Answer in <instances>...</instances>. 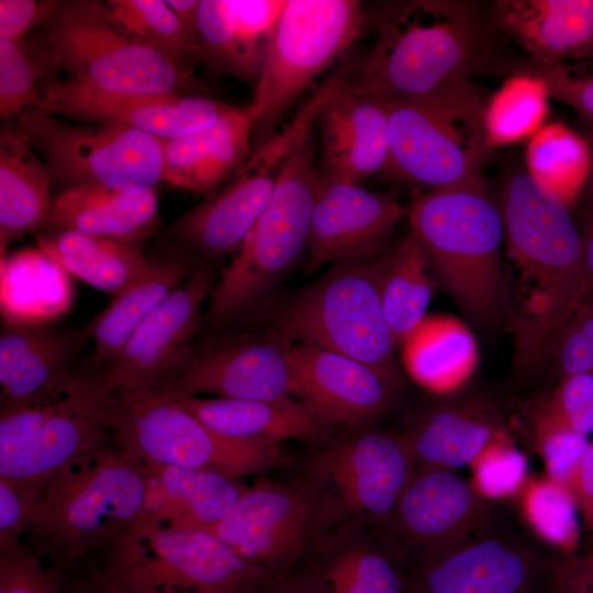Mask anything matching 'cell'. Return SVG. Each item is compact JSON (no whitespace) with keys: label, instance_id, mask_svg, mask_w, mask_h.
Returning a JSON list of instances; mask_svg holds the SVG:
<instances>
[{"label":"cell","instance_id":"1","mask_svg":"<svg viewBox=\"0 0 593 593\" xmlns=\"http://www.w3.org/2000/svg\"><path fill=\"white\" fill-rule=\"evenodd\" d=\"M24 42L41 83L64 72L59 80L97 91L159 94L191 82L186 64L133 38L100 1H56Z\"/></svg>","mask_w":593,"mask_h":593},{"label":"cell","instance_id":"2","mask_svg":"<svg viewBox=\"0 0 593 593\" xmlns=\"http://www.w3.org/2000/svg\"><path fill=\"white\" fill-rule=\"evenodd\" d=\"M410 230L459 309L478 327L496 331L508 318L500 208L486 186L429 190L413 202Z\"/></svg>","mask_w":593,"mask_h":593},{"label":"cell","instance_id":"3","mask_svg":"<svg viewBox=\"0 0 593 593\" xmlns=\"http://www.w3.org/2000/svg\"><path fill=\"white\" fill-rule=\"evenodd\" d=\"M145 466L107 446L58 474L27 529V546L60 566L109 548L146 513Z\"/></svg>","mask_w":593,"mask_h":593},{"label":"cell","instance_id":"4","mask_svg":"<svg viewBox=\"0 0 593 593\" xmlns=\"http://www.w3.org/2000/svg\"><path fill=\"white\" fill-rule=\"evenodd\" d=\"M380 100L389 120L384 176L430 190L485 186V104L469 72L422 96Z\"/></svg>","mask_w":593,"mask_h":593},{"label":"cell","instance_id":"5","mask_svg":"<svg viewBox=\"0 0 593 593\" xmlns=\"http://www.w3.org/2000/svg\"><path fill=\"white\" fill-rule=\"evenodd\" d=\"M379 22L374 47L353 64L349 91L374 99L422 96L469 72L477 30L467 3L411 1L394 7Z\"/></svg>","mask_w":593,"mask_h":593},{"label":"cell","instance_id":"6","mask_svg":"<svg viewBox=\"0 0 593 593\" xmlns=\"http://www.w3.org/2000/svg\"><path fill=\"white\" fill-rule=\"evenodd\" d=\"M387 256L382 250L333 265L280 306L271 335L350 357L401 384L381 301Z\"/></svg>","mask_w":593,"mask_h":593},{"label":"cell","instance_id":"7","mask_svg":"<svg viewBox=\"0 0 593 593\" xmlns=\"http://www.w3.org/2000/svg\"><path fill=\"white\" fill-rule=\"evenodd\" d=\"M116 394L99 366L75 370L55 393L0 405V475L49 484L105 447Z\"/></svg>","mask_w":593,"mask_h":593},{"label":"cell","instance_id":"8","mask_svg":"<svg viewBox=\"0 0 593 593\" xmlns=\"http://www.w3.org/2000/svg\"><path fill=\"white\" fill-rule=\"evenodd\" d=\"M500 211L506 244L508 318L516 347L544 318L553 295L574 269L582 234L571 209L527 171L517 170L507 178Z\"/></svg>","mask_w":593,"mask_h":593},{"label":"cell","instance_id":"9","mask_svg":"<svg viewBox=\"0 0 593 593\" xmlns=\"http://www.w3.org/2000/svg\"><path fill=\"white\" fill-rule=\"evenodd\" d=\"M315 149L311 130L289 155L267 206L212 290L210 324L224 325L251 311L307 247L322 179Z\"/></svg>","mask_w":593,"mask_h":593},{"label":"cell","instance_id":"10","mask_svg":"<svg viewBox=\"0 0 593 593\" xmlns=\"http://www.w3.org/2000/svg\"><path fill=\"white\" fill-rule=\"evenodd\" d=\"M107 549L104 568L135 593H260L281 578L211 532L171 528L146 513Z\"/></svg>","mask_w":593,"mask_h":593},{"label":"cell","instance_id":"11","mask_svg":"<svg viewBox=\"0 0 593 593\" xmlns=\"http://www.w3.org/2000/svg\"><path fill=\"white\" fill-rule=\"evenodd\" d=\"M112 433L119 449L144 466H175L239 479L286 461L280 443L222 435L160 390L116 395Z\"/></svg>","mask_w":593,"mask_h":593},{"label":"cell","instance_id":"12","mask_svg":"<svg viewBox=\"0 0 593 593\" xmlns=\"http://www.w3.org/2000/svg\"><path fill=\"white\" fill-rule=\"evenodd\" d=\"M366 12L356 0H287L248 104L254 130L269 134L293 102L357 40Z\"/></svg>","mask_w":593,"mask_h":593},{"label":"cell","instance_id":"13","mask_svg":"<svg viewBox=\"0 0 593 593\" xmlns=\"http://www.w3.org/2000/svg\"><path fill=\"white\" fill-rule=\"evenodd\" d=\"M61 190L101 184L126 191L163 182L161 141L119 124H91L30 110L15 120Z\"/></svg>","mask_w":593,"mask_h":593},{"label":"cell","instance_id":"14","mask_svg":"<svg viewBox=\"0 0 593 593\" xmlns=\"http://www.w3.org/2000/svg\"><path fill=\"white\" fill-rule=\"evenodd\" d=\"M316 116L313 104L303 105L265 139L224 189L180 215L169 227L170 236L208 260L236 255L267 206L289 155Z\"/></svg>","mask_w":593,"mask_h":593},{"label":"cell","instance_id":"15","mask_svg":"<svg viewBox=\"0 0 593 593\" xmlns=\"http://www.w3.org/2000/svg\"><path fill=\"white\" fill-rule=\"evenodd\" d=\"M551 553L497 526L416 556L404 571V593H524Z\"/></svg>","mask_w":593,"mask_h":593},{"label":"cell","instance_id":"16","mask_svg":"<svg viewBox=\"0 0 593 593\" xmlns=\"http://www.w3.org/2000/svg\"><path fill=\"white\" fill-rule=\"evenodd\" d=\"M321 508L307 488L260 481L210 532L245 561L282 577L313 540Z\"/></svg>","mask_w":593,"mask_h":593},{"label":"cell","instance_id":"17","mask_svg":"<svg viewBox=\"0 0 593 593\" xmlns=\"http://www.w3.org/2000/svg\"><path fill=\"white\" fill-rule=\"evenodd\" d=\"M416 469L402 436L377 430L333 441L312 463L340 512L387 525Z\"/></svg>","mask_w":593,"mask_h":593},{"label":"cell","instance_id":"18","mask_svg":"<svg viewBox=\"0 0 593 593\" xmlns=\"http://www.w3.org/2000/svg\"><path fill=\"white\" fill-rule=\"evenodd\" d=\"M159 390L245 400L296 398L288 342L272 335H242L190 346Z\"/></svg>","mask_w":593,"mask_h":593},{"label":"cell","instance_id":"19","mask_svg":"<svg viewBox=\"0 0 593 593\" xmlns=\"http://www.w3.org/2000/svg\"><path fill=\"white\" fill-rule=\"evenodd\" d=\"M236 108L182 93H108L54 80L41 83L34 110L76 122L124 125L170 141L204 131Z\"/></svg>","mask_w":593,"mask_h":593},{"label":"cell","instance_id":"20","mask_svg":"<svg viewBox=\"0 0 593 593\" xmlns=\"http://www.w3.org/2000/svg\"><path fill=\"white\" fill-rule=\"evenodd\" d=\"M213 271L201 265L133 333L121 354L103 369L116 395L159 390L169 380L198 326L212 292Z\"/></svg>","mask_w":593,"mask_h":593},{"label":"cell","instance_id":"21","mask_svg":"<svg viewBox=\"0 0 593 593\" xmlns=\"http://www.w3.org/2000/svg\"><path fill=\"white\" fill-rule=\"evenodd\" d=\"M416 556L496 527L491 503L455 471L416 469L388 524Z\"/></svg>","mask_w":593,"mask_h":593},{"label":"cell","instance_id":"22","mask_svg":"<svg viewBox=\"0 0 593 593\" xmlns=\"http://www.w3.org/2000/svg\"><path fill=\"white\" fill-rule=\"evenodd\" d=\"M402 213L393 191L372 192L322 174L307 244V272L382 251Z\"/></svg>","mask_w":593,"mask_h":593},{"label":"cell","instance_id":"23","mask_svg":"<svg viewBox=\"0 0 593 593\" xmlns=\"http://www.w3.org/2000/svg\"><path fill=\"white\" fill-rule=\"evenodd\" d=\"M296 398L328 422L366 426L394 404L400 384L329 350L288 343Z\"/></svg>","mask_w":593,"mask_h":593},{"label":"cell","instance_id":"24","mask_svg":"<svg viewBox=\"0 0 593 593\" xmlns=\"http://www.w3.org/2000/svg\"><path fill=\"white\" fill-rule=\"evenodd\" d=\"M287 0H200L195 59L257 86Z\"/></svg>","mask_w":593,"mask_h":593},{"label":"cell","instance_id":"25","mask_svg":"<svg viewBox=\"0 0 593 593\" xmlns=\"http://www.w3.org/2000/svg\"><path fill=\"white\" fill-rule=\"evenodd\" d=\"M510 432L496 406L479 395L454 396L421 410L402 438L417 469L456 471L470 466Z\"/></svg>","mask_w":593,"mask_h":593},{"label":"cell","instance_id":"26","mask_svg":"<svg viewBox=\"0 0 593 593\" xmlns=\"http://www.w3.org/2000/svg\"><path fill=\"white\" fill-rule=\"evenodd\" d=\"M316 120L325 177L359 184L383 170L389 157V120L382 100L354 93L345 85Z\"/></svg>","mask_w":593,"mask_h":593},{"label":"cell","instance_id":"27","mask_svg":"<svg viewBox=\"0 0 593 593\" xmlns=\"http://www.w3.org/2000/svg\"><path fill=\"white\" fill-rule=\"evenodd\" d=\"M0 334V405L44 399L69 380L75 359L90 335L4 321Z\"/></svg>","mask_w":593,"mask_h":593},{"label":"cell","instance_id":"28","mask_svg":"<svg viewBox=\"0 0 593 593\" xmlns=\"http://www.w3.org/2000/svg\"><path fill=\"white\" fill-rule=\"evenodd\" d=\"M493 20L534 63L593 58V0H500Z\"/></svg>","mask_w":593,"mask_h":593},{"label":"cell","instance_id":"29","mask_svg":"<svg viewBox=\"0 0 593 593\" xmlns=\"http://www.w3.org/2000/svg\"><path fill=\"white\" fill-rule=\"evenodd\" d=\"M158 222L155 190L126 191L81 184L60 190L53 198L44 228L138 245L154 234Z\"/></svg>","mask_w":593,"mask_h":593},{"label":"cell","instance_id":"30","mask_svg":"<svg viewBox=\"0 0 593 593\" xmlns=\"http://www.w3.org/2000/svg\"><path fill=\"white\" fill-rule=\"evenodd\" d=\"M253 131L246 105L204 131L161 141L163 182L197 194L212 193L248 159Z\"/></svg>","mask_w":593,"mask_h":593},{"label":"cell","instance_id":"31","mask_svg":"<svg viewBox=\"0 0 593 593\" xmlns=\"http://www.w3.org/2000/svg\"><path fill=\"white\" fill-rule=\"evenodd\" d=\"M166 393L206 426L233 438L318 440L334 425L294 398L245 400Z\"/></svg>","mask_w":593,"mask_h":593},{"label":"cell","instance_id":"32","mask_svg":"<svg viewBox=\"0 0 593 593\" xmlns=\"http://www.w3.org/2000/svg\"><path fill=\"white\" fill-rule=\"evenodd\" d=\"M146 514L177 529H213L248 490L238 478L175 466H145Z\"/></svg>","mask_w":593,"mask_h":593},{"label":"cell","instance_id":"33","mask_svg":"<svg viewBox=\"0 0 593 593\" xmlns=\"http://www.w3.org/2000/svg\"><path fill=\"white\" fill-rule=\"evenodd\" d=\"M201 265L195 255L181 246L152 259L148 270L114 295L86 327L94 340V363L101 368L111 363L133 333Z\"/></svg>","mask_w":593,"mask_h":593},{"label":"cell","instance_id":"34","mask_svg":"<svg viewBox=\"0 0 593 593\" xmlns=\"http://www.w3.org/2000/svg\"><path fill=\"white\" fill-rule=\"evenodd\" d=\"M48 169L16 121L0 128V251L44 227L52 205Z\"/></svg>","mask_w":593,"mask_h":593},{"label":"cell","instance_id":"35","mask_svg":"<svg viewBox=\"0 0 593 593\" xmlns=\"http://www.w3.org/2000/svg\"><path fill=\"white\" fill-rule=\"evenodd\" d=\"M401 347L409 376L438 396L459 391L478 365L474 335L466 323L449 314L426 315Z\"/></svg>","mask_w":593,"mask_h":593},{"label":"cell","instance_id":"36","mask_svg":"<svg viewBox=\"0 0 593 593\" xmlns=\"http://www.w3.org/2000/svg\"><path fill=\"white\" fill-rule=\"evenodd\" d=\"M35 239L38 249L61 269L112 295L141 278L150 266L134 244L57 228Z\"/></svg>","mask_w":593,"mask_h":593},{"label":"cell","instance_id":"37","mask_svg":"<svg viewBox=\"0 0 593 593\" xmlns=\"http://www.w3.org/2000/svg\"><path fill=\"white\" fill-rule=\"evenodd\" d=\"M303 580L312 593H404L400 562L362 539L336 540Z\"/></svg>","mask_w":593,"mask_h":593},{"label":"cell","instance_id":"38","mask_svg":"<svg viewBox=\"0 0 593 593\" xmlns=\"http://www.w3.org/2000/svg\"><path fill=\"white\" fill-rule=\"evenodd\" d=\"M432 269L424 247L410 228L400 244L388 253L380 287L381 301L396 347L427 315L434 290Z\"/></svg>","mask_w":593,"mask_h":593},{"label":"cell","instance_id":"39","mask_svg":"<svg viewBox=\"0 0 593 593\" xmlns=\"http://www.w3.org/2000/svg\"><path fill=\"white\" fill-rule=\"evenodd\" d=\"M526 167L537 183L573 210L592 168L589 141L561 121L544 125L529 138Z\"/></svg>","mask_w":593,"mask_h":593},{"label":"cell","instance_id":"40","mask_svg":"<svg viewBox=\"0 0 593 593\" xmlns=\"http://www.w3.org/2000/svg\"><path fill=\"white\" fill-rule=\"evenodd\" d=\"M548 88L542 79L514 72L484 107L486 149L532 138L548 114Z\"/></svg>","mask_w":593,"mask_h":593},{"label":"cell","instance_id":"41","mask_svg":"<svg viewBox=\"0 0 593 593\" xmlns=\"http://www.w3.org/2000/svg\"><path fill=\"white\" fill-rule=\"evenodd\" d=\"M517 497L522 516L537 538L556 552L579 550L582 519L570 486L546 475L530 477Z\"/></svg>","mask_w":593,"mask_h":593},{"label":"cell","instance_id":"42","mask_svg":"<svg viewBox=\"0 0 593 593\" xmlns=\"http://www.w3.org/2000/svg\"><path fill=\"white\" fill-rule=\"evenodd\" d=\"M116 23L139 43L182 64L195 59L194 38L161 0H110Z\"/></svg>","mask_w":593,"mask_h":593},{"label":"cell","instance_id":"43","mask_svg":"<svg viewBox=\"0 0 593 593\" xmlns=\"http://www.w3.org/2000/svg\"><path fill=\"white\" fill-rule=\"evenodd\" d=\"M582 234L580 258L552 298L548 312L523 345L525 356L539 361L546 358L551 343L570 316L593 301V219Z\"/></svg>","mask_w":593,"mask_h":593},{"label":"cell","instance_id":"44","mask_svg":"<svg viewBox=\"0 0 593 593\" xmlns=\"http://www.w3.org/2000/svg\"><path fill=\"white\" fill-rule=\"evenodd\" d=\"M469 467L472 488L490 503L517 497L530 478L528 458L511 434L486 446Z\"/></svg>","mask_w":593,"mask_h":593},{"label":"cell","instance_id":"45","mask_svg":"<svg viewBox=\"0 0 593 593\" xmlns=\"http://www.w3.org/2000/svg\"><path fill=\"white\" fill-rule=\"evenodd\" d=\"M533 438L545 475L570 486L574 473L590 445L585 436L552 413L542 402L532 416Z\"/></svg>","mask_w":593,"mask_h":593},{"label":"cell","instance_id":"46","mask_svg":"<svg viewBox=\"0 0 593 593\" xmlns=\"http://www.w3.org/2000/svg\"><path fill=\"white\" fill-rule=\"evenodd\" d=\"M41 100V78L25 42L0 40V118L15 121Z\"/></svg>","mask_w":593,"mask_h":593},{"label":"cell","instance_id":"47","mask_svg":"<svg viewBox=\"0 0 593 593\" xmlns=\"http://www.w3.org/2000/svg\"><path fill=\"white\" fill-rule=\"evenodd\" d=\"M63 574L21 540L0 546V593H61Z\"/></svg>","mask_w":593,"mask_h":593},{"label":"cell","instance_id":"48","mask_svg":"<svg viewBox=\"0 0 593 593\" xmlns=\"http://www.w3.org/2000/svg\"><path fill=\"white\" fill-rule=\"evenodd\" d=\"M562 377L593 373V301L579 307L557 332L547 360Z\"/></svg>","mask_w":593,"mask_h":593},{"label":"cell","instance_id":"49","mask_svg":"<svg viewBox=\"0 0 593 593\" xmlns=\"http://www.w3.org/2000/svg\"><path fill=\"white\" fill-rule=\"evenodd\" d=\"M48 485L0 475V546L27 532Z\"/></svg>","mask_w":593,"mask_h":593},{"label":"cell","instance_id":"50","mask_svg":"<svg viewBox=\"0 0 593 593\" xmlns=\"http://www.w3.org/2000/svg\"><path fill=\"white\" fill-rule=\"evenodd\" d=\"M516 72L542 79L549 97L572 108L582 118L593 121V76L574 72L569 65H542L532 60L518 63Z\"/></svg>","mask_w":593,"mask_h":593},{"label":"cell","instance_id":"51","mask_svg":"<svg viewBox=\"0 0 593 593\" xmlns=\"http://www.w3.org/2000/svg\"><path fill=\"white\" fill-rule=\"evenodd\" d=\"M544 402L574 430L585 436L593 433V373L562 377Z\"/></svg>","mask_w":593,"mask_h":593},{"label":"cell","instance_id":"52","mask_svg":"<svg viewBox=\"0 0 593 593\" xmlns=\"http://www.w3.org/2000/svg\"><path fill=\"white\" fill-rule=\"evenodd\" d=\"M546 578L551 593H593V550L552 552Z\"/></svg>","mask_w":593,"mask_h":593},{"label":"cell","instance_id":"53","mask_svg":"<svg viewBox=\"0 0 593 593\" xmlns=\"http://www.w3.org/2000/svg\"><path fill=\"white\" fill-rule=\"evenodd\" d=\"M56 0H1L0 40L24 42L31 31L52 11Z\"/></svg>","mask_w":593,"mask_h":593},{"label":"cell","instance_id":"54","mask_svg":"<svg viewBox=\"0 0 593 593\" xmlns=\"http://www.w3.org/2000/svg\"><path fill=\"white\" fill-rule=\"evenodd\" d=\"M570 489L575 496L584 527L593 532V439L590 440Z\"/></svg>","mask_w":593,"mask_h":593},{"label":"cell","instance_id":"55","mask_svg":"<svg viewBox=\"0 0 593 593\" xmlns=\"http://www.w3.org/2000/svg\"><path fill=\"white\" fill-rule=\"evenodd\" d=\"M67 593H135L104 568H90L68 585Z\"/></svg>","mask_w":593,"mask_h":593},{"label":"cell","instance_id":"56","mask_svg":"<svg viewBox=\"0 0 593 593\" xmlns=\"http://www.w3.org/2000/svg\"><path fill=\"white\" fill-rule=\"evenodd\" d=\"M166 2L193 36L200 0H167Z\"/></svg>","mask_w":593,"mask_h":593},{"label":"cell","instance_id":"57","mask_svg":"<svg viewBox=\"0 0 593 593\" xmlns=\"http://www.w3.org/2000/svg\"><path fill=\"white\" fill-rule=\"evenodd\" d=\"M260 593H312V591L303 579L287 580L281 577Z\"/></svg>","mask_w":593,"mask_h":593},{"label":"cell","instance_id":"58","mask_svg":"<svg viewBox=\"0 0 593 593\" xmlns=\"http://www.w3.org/2000/svg\"><path fill=\"white\" fill-rule=\"evenodd\" d=\"M586 138L592 153V168L577 208H580L589 219H593V133Z\"/></svg>","mask_w":593,"mask_h":593},{"label":"cell","instance_id":"59","mask_svg":"<svg viewBox=\"0 0 593 593\" xmlns=\"http://www.w3.org/2000/svg\"><path fill=\"white\" fill-rule=\"evenodd\" d=\"M524 593H551L546 578V571Z\"/></svg>","mask_w":593,"mask_h":593},{"label":"cell","instance_id":"60","mask_svg":"<svg viewBox=\"0 0 593 593\" xmlns=\"http://www.w3.org/2000/svg\"><path fill=\"white\" fill-rule=\"evenodd\" d=\"M159 593H194V592L186 591V590L170 589V590H164V591H161Z\"/></svg>","mask_w":593,"mask_h":593}]
</instances>
